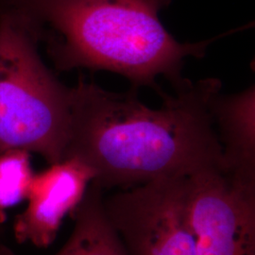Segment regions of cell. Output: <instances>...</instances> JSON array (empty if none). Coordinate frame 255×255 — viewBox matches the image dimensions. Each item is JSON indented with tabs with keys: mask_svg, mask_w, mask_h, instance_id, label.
<instances>
[{
	"mask_svg": "<svg viewBox=\"0 0 255 255\" xmlns=\"http://www.w3.org/2000/svg\"><path fill=\"white\" fill-rule=\"evenodd\" d=\"M34 174L30 152L23 149L0 152V229L7 211L27 200Z\"/></svg>",
	"mask_w": 255,
	"mask_h": 255,
	"instance_id": "9c48e42d",
	"label": "cell"
},
{
	"mask_svg": "<svg viewBox=\"0 0 255 255\" xmlns=\"http://www.w3.org/2000/svg\"><path fill=\"white\" fill-rule=\"evenodd\" d=\"M198 255H255V179L212 167L188 177Z\"/></svg>",
	"mask_w": 255,
	"mask_h": 255,
	"instance_id": "5b68a950",
	"label": "cell"
},
{
	"mask_svg": "<svg viewBox=\"0 0 255 255\" xmlns=\"http://www.w3.org/2000/svg\"><path fill=\"white\" fill-rule=\"evenodd\" d=\"M33 22L0 0V152H35L64 160L70 136V88L41 60Z\"/></svg>",
	"mask_w": 255,
	"mask_h": 255,
	"instance_id": "3957f363",
	"label": "cell"
},
{
	"mask_svg": "<svg viewBox=\"0 0 255 255\" xmlns=\"http://www.w3.org/2000/svg\"><path fill=\"white\" fill-rule=\"evenodd\" d=\"M102 188L92 182L78 207L71 213L73 232L55 255H128L118 232L107 217ZM0 255H16L0 244Z\"/></svg>",
	"mask_w": 255,
	"mask_h": 255,
	"instance_id": "ba28073f",
	"label": "cell"
},
{
	"mask_svg": "<svg viewBox=\"0 0 255 255\" xmlns=\"http://www.w3.org/2000/svg\"><path fill=\"white\" fill-rule=\"evenodd\" d=\"M96 172L76 157H67L34 174L27 194V206L13 224L19 243L49 246L66 215L82 201Z\"/></svg>",
	"mask_w": 255,
	"mask_h": 255,
	"instance_id": "8992f818",
	"label": "cell"
},
{
	"mask_svg": "<svg viewBox=\"0 0 255 255\" xmlns=\"http://www.w3.org/2000/svg\"><path fill=\"white\" fill-rule=\"evenodd\" d=\"M49 29V50L61 69L85 67L127 78L134 87H156L164 77L177 88L184 60L200 58L213 40L181 43L164 27L167 0H5Z\"/></svg>",
	"mask_w": 255,
	"mask_h": 255,
	"instance_id": "7a4b0ae2",
	"label": "cell"
},
{
	"mask_svg": "<svg viewBox=\"0 0 255 255\" xmlns=\"http://www.w3.org/2000/svg\"><path fill=\"white\" fill-rule=\"evenodd\" d=\"M220 89L217 79L186 81L176 96L164 97L161 108L151 109L135 93H113L80 80L70 88L65 158L91 166L101 188L226 168L213 116Z\"/></svg>",
	"mask_w": 255,
	"mask_h": 255,
	"instance_id": "6da1fadb",
	"label": "cell"
},
{
	"mask_svg": "<svg viewBox=\"0 0 255 255\" xmlns=\"http://www.w3.org/2000/svg\"><path fill=\"white\" fill-rule=\"evenodd\" d=\"M226 169L255 179V89L229 97L219 95L213 104Z\"/></svg>",
	"mask_w": 255,
	"mask_h": 255,
	"instance_id": "52a82bcc",
	"label": "cell"
},
{
	"mask_svg": "<svg viewBox=\"0 0 255 255\" xmlns=\"http://www.w3.org/2000/svg\"><path fill=\"white\" fill-rule=\"evenodd\" d=\"M188 177L158 179L104 201L128 255H198L188 220Z\"/></svg>",
	"mask_w": 255,
	"mask_h": 255,
	"instance_id": "277c9868",
	"label": "cell"
}]
</instances>
